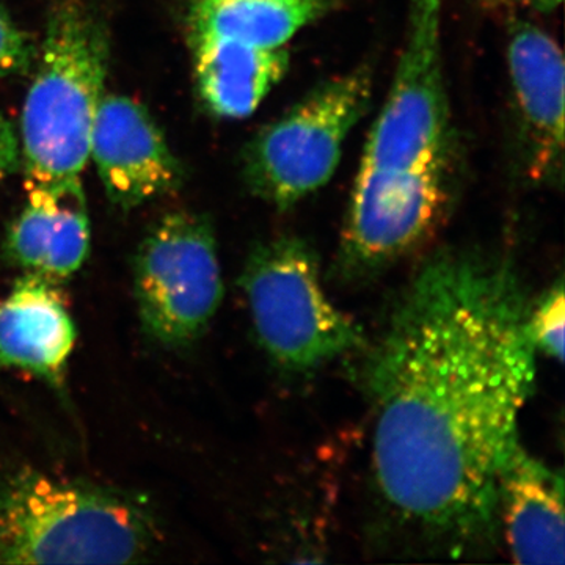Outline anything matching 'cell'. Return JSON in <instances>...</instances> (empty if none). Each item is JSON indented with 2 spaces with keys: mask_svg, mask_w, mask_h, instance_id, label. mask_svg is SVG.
Segmentation results:
<instances>
[{
  "mask_svg": "<svg viewBox=\"0 0 565 565\" xmlns=\"http://www.w3.org/2000/svg\"><path fill=\"white\" fill-rule=\"evenodd\" d=\"M441 10L444 0H411L403 54L360 170L401 172L452 156Z\"/></svg>",
  "mask_w": 565,
  "mask_h": 565,
  "instance_id": "obj_7",
  "label": "cell"
},
{
  "mask_svg": "<svg viewBox=\"0 0 565 565\" xmlns=\"http://www.w3.org/2000/svg\"><path fill=\"white\" fill-rule=\"evenodd\" d=\"M452 156L401 172L360 170L341 233L340 263L370 277L418 252L452 200Z\"/></svg>",
  "mask_w": 565,
  "mask_h": 565,
  "instance_id": "obj_8",
  "label": "cell"
},
{
  "mask_svg": "<svg viewBox=\"0 0 565 565\" xmlns=\"http://www.w3.org/2000/svg\"><path fill=\"white\" fill-rule=\"evenodd\" d=\"M76 323L57 282L25 274L0 299V364L61 386Z\"/></svg>",
  "mask_w": 565,
  "mask_h": 565,
  "instance_id": "obj_11",
  "label": "cell"
},
{
  "mask_svg": "<svg viewBox=\"0 0 565 565\" xmlns=\"http://www.w3.org/2000/svg\"><path fill=\"white\" fill-rule=\"evenodd\" d=\"M531 305L511 263L441 250L367 349L379 494L452 556L492 544L500 527L501 481L535 385Z\"/></svg>",
  "mask_w": 565,
  "mask_h": 565,
  "instance_id": "obj_1",
  "label": "cell"
},
{
  "mask_svg": "<svg viewBox=\"0 0 565 565\" xmlns=\"http://www.w3.org/2000/svg\"><path fill=\"white\" fill-rule=\"evenodd\" d=\"M564 286L557 281L548 292L542 297L541 302L531 305L527 330L535 351L563 363L564 360Z\"/></svg>",
  "mask_w": 565,
  "mask_h": 565,
  "instance_id": "obj_16",
  "label": "cell"
},
{
  "mask_svg": "<svg viewBox=\"0 0 565 565\" xmlns=\"http://www.w3.org/2000/svg\"><path fill=\"white\" fill-rule=\"evenodd\" d=\"M35 58L31 36L21 31L6 10L0 9V81L24 73Z\"/></svg>",
  "mask_w": 565,
  "mask_h": 565,
  "instance_id": "obj_17",
  "label": "cell"
},
{
  "mask_svg": "<svg viewBox=\"0 0 565 565\" xmlns=\"http://www.w3.org/2000/svg\"><path fill=\"white\" fill-rule=\"evenodd\" d=\"M500 525L514 563H564L563 476L523 448L501 481Z\"/></svg>",
  "mask_w": 565,
  "mask_h": 565,
  "instance_id": "obj_13",
  "label": "cell"
},
{
  "mask_svg": "<svg viewBox=\"0 0 565 565\" xmlns=\"http://www.w3.org/2000/svg\"><path fill=\"white\" fill-rule=\"evenodd\" d=\"M487 6L508 10L539 11L550 13L563 3V0H484Z\"/></svg>",
  "mask_w": 565,
  "mask_h": 565,
  "instance_id": "obj_19",
  "label": "cell"
},
{
  "mask_svg": "<svg viewBox=\"0 0 565 565\" xmlns=\"http://www.w3.org/2000/svg\"><path fill=\"white\" fill-rule=\"evenodd\" d=\"M109 58L102 17L84 0H58L47 18L39 68L21 115L28 188L82 184Z\"/></svg>",
  "mask_w": 565,
  "mask_h": 565,
  "instance_id": "obj_2",
  "label": "cell"
},
{
  "mask_svg": "<svg viewBox=\"0 0 565 565\" xmlns=\"http://www.w3.org/2000/svg\"><path fill=\"white\" fill-rule=\"evenodd\" d=\"M21 166V147L18 134L6 115L0 111V182L17 173Z\"/></svg>",
  "mask_w": 565,
  "mask_h": 565,
  "instance_id": "obj_18",
  "label": "cell"
},
{
  "mask_svg": "<svg viewBox=\"0 0 565 565\" xmlns=\"http://www.w3.org/2000/svg\"><path fill=\"white\" fill-rule=\"evenodd\" d=\"M191 46L200 99L225 120L250 117L289 68L286 47L256 50L225 40L192 41Z\"/></svg>",
  "mask_w": 565,
  "mask_h": 565,
  "instance_id": "obj_14",
  "label": "cell"
},
{
  "mask_svg": "<svg viewBox=\"0 0 565 565\" xmlns=\"http://www.w3.org/2000/svg\"><path fill=\"white\" fill-rule=\"evenodd\" d=\"M90 158L110 203L122 211L177 192L184 181V170L158 122L128 96H104Z\"/></svg>",
  "mask_w": 565,
  "mask_h": 565,
  "instance_id": "obj_9",
  "label": "cell"
},
{
  "mask_svg": "<svg viewBox=\"0 0 565 565\" xmlns=\"http://www.w3.org/2000/svg\"><path fill=\"white\" fill-rule=\"evenodd\" d=\"M508 68L525 137L530 169L541 181H561L564 163L563 50L526 21L509 29Z\"/></svg>",
  "mask_w": 565,
  "mask_h": 565,
  "instance_id": "obj_10",
  "label": "cell"
},
{
  "mask_svg": "<svg viewBox=\"0 0 565 565\" xmlns=\"http://www.w3.org/2000/svg\"><path fill=\"white\" fill-rule=\"evenodd\" d=\"M28 189V204L7 228L3 255L25 274L61 282L81 269L90 250L82 184Z\"/></svg>",
  "mask_w": 565,
  "mask_h": 565,
  "instance_id": "obj_12",
  "label": "cell"
},
{
  "mask_svg": "<svg viewBox=\"0 0 565 565\" xmlns=\"http://www.w3.org/2000/svg\"><path fill=\"white\" fill-rule=\"evenodd\" d=\"M134 292L141 326L152 340L182 348L200 338L223 297L210 218L191 211L159 218L137 248Z\"/></svg>",
  "mask_w": 565,
  "mask_h": 565,
  "instance_id": "obj_6",
  "label": "cell"
},
{
  "mask_svg": "<svg viewBox=\"0 0 565 565\" xmlns=\"http://www.w3.org/2000/svg\"><path fill=\"white\" fill-rule=\"evenodd\" d=\"M258 343L281 370L315 373L366 343L323 291L315 248L297 236L256 245L241 277Z\"/></svg>",
  "mask_w": 565,
  "mask_h": 565,
  "instance_id": "obj_4",
  "label": "cell"
},
{
  "mask_svg": "<svg viewBox=\"0 0 565 565\" xmlns=\"http://www.w3.org/2000/svg\"><path fill=\"white\" fill-rule=\"evenodd\" d=\"M340 0H195L189 41L225 40L256 50L286 47L302 29L338 9Z\"/></svg>",
  "mask_w": 565,
  "mask_h": 565,
  "instance_id": "obj_15",
  "label": "cell"
},
{
  "mask_svg": "<svg viewBox=\"0 0 565 565\" xmlns=\"http://www.w3.org/2000/svg\"><path fill=\"white\" fill-rule=\"evenodd\" d=\"M367 66L322 82L245 145L243 174L264 202L288 210L332 180L345 140L370 110Z\"/></svg>",
  "mask_w": 565,
  "mask_h": 565,
  "instance_id": "obj_5",
  "label": "cell"
},
{
  "mask_svg": "<svg viewBox=\"0 0 565 565\" xmlns=\"http://www.w3.org/2000/svg\"><path fill=\"white\" fill-rule=\"evenodd\" d=\"M158 525L139 498L21 470L0 481V564H125L150 555Z\"/></svg>",
  "mask_w": 565,
  "mask_h": 565,
  "instance_id": "obj_3",
  "label": "cell"
}]
</instances>
